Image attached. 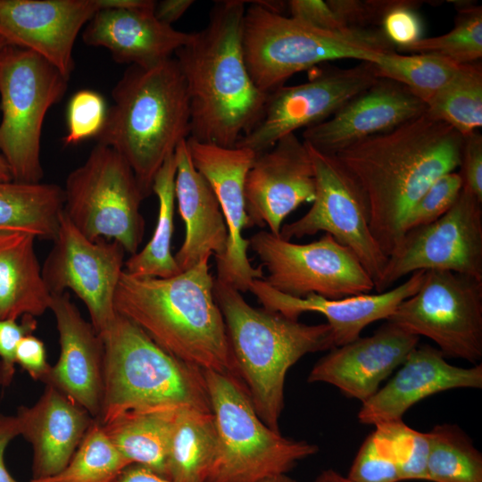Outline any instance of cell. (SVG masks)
<instances>
[{
    "instance_id": "1",
    "label": "cell",
    "mask_w": 482,
    "mask_h": 482,
    "mask_svg": "<svg viewBox=\"0 0 482 482\" xmlns=\"http://www.w3.org/2000/svg\"><path fill=\"white\" fill-rule=\"evenodd\" d=\"M463 137L426 112L336 154L362 189L370 228L388 257L410 211L440 176L460 167Z\"/></svg>"
},
{
    "instance_id": "2",
    "label": "cell",
    "mask_w": 482,
    "mask_h": 482,
    "mask_svg": "<svg viewBox=\"0 0 482 482\" xmlns=\"http://www.w3.org/2000/svg\"><path fill=\"white\" fill-rule=\"evenodd\" d=\"M245 2H215L209 21L175 53L187 83L190 138L234 147L260 120L268 94L246 68L243 44Z\"/></svg>"
},
{
    "instance_id": "3",
    "label": "cell",
    "mask_w": 482,
    "mask_h": 482,
    "mask_svg": "<svg viewBox=\"0 0 482 482\" xmlns=\"http://www.w3.org/2000/svg\"><path fill=\"white\" fill-rule=\"evenodd\" d=\"M209 259L170 278L133 277L123 270L114 309L175 357L241 381L214 298Z\"/></svg>"
},
{
    "instance_id": "4",
    "label": "cell",
    "mask_w": 482,
    "mask_h": 482,
    "mask_svg": "<svg viewBox=\"0 0 482 482\" xmlns=\"http://www.w3.org/2000/svg\"><path fill=\"white\" fill-rule=\"evenodd\" d=\"M112 105L95 137L116 151L131 168L148 197L155 174L190 133L187 83L173 57L129 65L112 91Z\"/></svg>"
},
{
    "instance_id": "5",
    "label": "cell",
    "mask_w": 482,
    "mask_h": 482,
    "mask_svg": "<svg viewBox=\"0 0 482 482\" xmlns=\"http://www.w3.org/2000/svg\"><path fill=\"white\" fill-rule=\"evenodd\" d=\"M214 298L223 316L239 378L260 419L279 432L285 379L303 356L335 348L328 323L308 325L255 308L216 278Z\"/></svg>"
},
{
    "instance_id": "6",
    "label": "cell",
    "mask_w": 482,
    "mask_h": 482,
    "mask_svg": "<svg viewBox=\"0 0 482 482\" xmlns=\"http://www.w3.org/2000/svg\"><path fill=\"white\" fill-rule=\"evenodd\" d=\"M104 345L100 425L137 410L192 407L212 411L204 370L156 344L116 312Z\"/></svg>"
},
{
    "instance_id": "7",
    "label": "cell",
    "mask_w": 482,
    "mask_h": 482,
    "mask_svg": "<svg viewBox=\"0 0 482 482\" xmlns=\"http://www.w3.org/2000/svg\"><path fill=\"white\" fill-rule=\"evenodd\" d=\"M243 19L242 44L249 75L270 94L297 72L325 62L355 59L374 62L394 46L382 31L365 29L342 35L312 28L251 2Z\"/></svg>"
},
{
    "instance_id": "8",
    "label": "cell",
    "mask_w": 482,
    "mask_h": 482,
    "mask_svg": "<svg viewBox=\"0 0 482 482\" xmlns=\"http://www.w3.org/2000/svg\"><path fill=\"white\" fill-rule=\"evenodd\" d=\"M217 431L216 453L205 482H260L287 474L319 447L283 436L257 415L243 383L204 370Z\"/></svg>"
},
{
    "instance_id": "9",
    "label": "cell",
    "mask_w": 482,
    "mask_h": 482,
    "mask_svg": "<svg viewBox=\"0 0 482 482\" xmlns=\"http://www.w3.org/2000/svg\"><path fill=\"white\" fill-rule=\"evenodd\" d=\"M68 83L56 67L29 50L6 46L0 52V154L12 181L41 182L44 120Z\"/></svg>"
},
{
    "instance_id": "10",
    "label": "cell",
    "mask_w": 482,
    "mask_h": 482,
    "mask_svg": "<svg viewBox=\"0 0 482 482\" xmlns=\"http://www.w3.org/2000/svg\"><path fill=\"white\" fill-rule=\"evenodd\" d=\"M62 188L63 213L85 237L116 241L130 255L138 252L144 197L131 168L116 151L96 144Z\"/></svg>"
},
{
    "instance_id": "11",
    "label": "cell",
    "mask_w": 482,
    "mask_h": 482,
    "mask_svg": "<svg viewBox=\"0 0 482 482\" xmlns=\"http://www.w3.org/2000/svg\"><path fill=\"white\" fill-rule=\"evenodd\" d=\"M434 341L445 357L482 359V280L447 270H426L419 289L386 320Z\"/></svg>"
},
{
    "instance_id": "12",
    "label": "cell",
    "mask_w": 482,
    "mask_h": 482,
    "mask_svg": "<svg viewBox=\"0 0 482 482\" xmlns=\"http://www.w3.org/2000/svg\"><path fill=\"white\" fill-rule=\"evenodd\" d=\"M275 290L295 298L314 294L328 299L369 294L374 282L354 253L329 234L308 244L285 240L269 231L249 239Z\"/></svg>"
},
{
    "instance_id": "13",
    "label": "cell",
    "mask_w": 482,
    "mask_h": 482,
    "mask_svg": "<svg viewBox=\"0 0 482 482\" xmlns=\"http://www.w3.org/2000/svg\"><path fill=\"white\" fill-rule=\"evenodd\" d=\"M307 146L314 169L315 198L303 216L282 226L279 237L291 241L320 231L329 234L354 253L375 287L388 257L371 233L366 196L336 154Z\"/></svg>"
},
{
    "instance_id": "14",
    "label": "cell",
    "mask_w": 482,
    "mask_h": 482,
    "mask_svg": "<svg viewBox=\"0 0 482 482\" xmlns=\"http://www.w3.org/2000/svg\"><path fill=\"white\" fill-rule=\"evenodd\" d=\"M431 270L482 280V202L464 187L442 217L404 233L374 289L386 291L408 274Z\"/></svg>"
},
{
    "instance_id": "15",
    "label": "cell",
    "mask_w": 482,
    "mask_h": 482,
    "mask_svg": "<svg viewBox=\"0 0 482 482\" xmlns=\"http://www.w3.org/2000/svg\"><path fill=\"white\" fill-rule=\"evenodd\" d=\"M54 245L42 268L48 291L71 290L84 303L98 334L116 315L115 291L124 270L125 250L116 241H92L62 212Z\"/></svg>"
},
{
    "instance_id": "16",
    "label": "cell",
    "mask_w": 482,
    "mask_h": 482,
    "mask_svg": "<svg viewBox=\"0 0 482 482\" xmlns=\"http://www.w3.org/2000/svg\"><path fill=\"white\" fill-rule=\"evenodd\" d=\"M378 79L372 63L362 62L347 69H322L303 83L284 85L268 94L260 120L235 146L263 153L283 137L326 120Z\"/></svg>"
},
{
    "instance_id": "17",
    "label": "cell",
    "mask_w": 482,
    "mask_h": 482,
    "mask_svg": "<svg viewBox=\"0 0 482 482\" xmlns=\"http://www.w3.org/2000/svg\"><path fill=\"white\" fill-rule=\"evenodd\" d=\"M187 149L195 169L207 179L219 201L228 229L223 256L216 261V278L239 292H246L254 279H263L262 266H252L247 256L249 228L245 212V181L256 154L245 147H224L188 137Z\"/></svg>"
},
{
    "instance_id": "18",
    "label": "cell",
    "mask_w": 482,
    "mask_h": 482,
    "mask_svg": "<svg viewBox=\"0 0 482 482\" xmlns=\"http://www.w3.org/2000/svg\"><path fill=\"white\" fill-rule=\"evenodd\" d=\"M314 169L307 145L295 133L257 154L245 181L249 228L265 227L279 236L284 220L315 198Z\"/></svg>"
},
{
    "instance_id": "19",
    "label": "cell",
    "mask_w": 482,
    "mask_h": 482,
    "mask_svg": "<svg viewBox=\"0 0 482 482\" xmlns=\"http://www.w3.org/2000/svg\"><path fill=\"white\" fill-rule=\"evenodd\" d=\"M98 10L96 0H0V37L40 55L70 79L76 38Z\"/></svg>"
},
{
    "instance_id": "20",
    "label": "cell",
    "mask_w": 482,
    "mask_h": 482,
    "mask_svg": "<svg viewBox=\"0 0 482 482\" xmlns=\"http://www.w3.org/2000/svg\"><path fill=\"white\" fill-rule=\"evenodd\" d=\"M419 340L420 337L386 320L372 336L329 350L314 364L307 381L330 384L346 397L363 403L403 364Z\"/></svg>"
},
{
    "instance_id": "21",
    "label": "cell",
    "mask_w": 482,
    "mask_h": 482,
    "mask_svg": "<svg viewBox=\"0 0 482 482\" xmlns=\"http://www.w3.org/2000/svg\"><path fill=\"white\" fill-rule=\"evenodd\" d=\"M427 105L403 85L379 79L326 120L304 129L303 141L336 154L367 137L389 131L420 116Z\"/></svg>"
},
{
    "instance_id": "22",
    "label": "cell",
    "mask_w": 482,
    "mask_h": 482,
    "mask_svg": "<svg viewBox=\"0 0 482 482\" xmlns=\"http://www.w3.org/2000/svg\"><path fill=\"white\" fill-rule=\"evenodd\" d=\"M424 270L411 273L409 278L375 295L362 294L338 299H328L314 294L303 298L284 295L270 287L263 279H254L249 290L263 308L298 320L304 312H318L328 320L335 347L346 345L358 337L370 323L387 320L397 306L419 289Z\"/></svg>"
},
{
    "instance_id": "23",
    "label": "cell",
    "mask_w": 482,
    "mask_h": 482,
    "mask_svg": "<svg viewBox=\"0 0 482 482\" xmlns=\"http://www.w3.org/2000/svg\"><path fill=\"white\" fill-rule=\"evenodd\" d=\"M482 364L453 366L438 348L416 346L396 374L362 403L358 420L362 424L402 420L405 411L426 397L453 388H481Z\"/></svg>"
},
{
    "instance_id": "24",
    "label": "cell",
    "mask_w": 482,
    "mask_h": 482,
    "mask_svg": "<svg viewBox=\"0 0 482 482\" xmlns=\"http://www.w3.org/2000/svg\"><path fill=\"white\" fill-rule=\"evenodd\" d=\"M49 310L59 334L60 356L46 380L90 416L98 417L103 388L104 345L91 322L85 320L68 292L52 294Z\"/></svg>"
},
{
    "instance_id": "25",
    "label": "cell",
    "mask_w": 482,
    "mask_h": 482,
    "mask_svg": "<svg viewBox=\"0 0 482 482\" xmlns=\"http://www.w3.org/2000/svg\"><path fill=\"white\" fill-rule=\"evenodd\" d=\"M20 435L33 447V479L54 476L71 461L87 428L89 413L52 384L15 415Z\"/></svg>"
},
{
    "instance_id": "26",
    "label": "cell",
    "mask_w": 482,
    "mask_h": 482,
    "mask_svg": "<svg viewBox=\"0 0 482 482\" xmlns=\"http://www.w3.org/2000/svg\"><path fill=\"white\" fill-rule=\"evenodd\" d=\"M192 32L159 21L154 9H99L83 29L89 46L104 47L115 62L148 66L171 58Z\"/></svg>"
},
{
    "instance_id": "27",
    "label": "cell",
    "mask_w": 482,
    "mask_h": 482,
    "mask_svg": "<svg viewBox=\"0 0 482 482\" xmlns=\"http://www.w3.org/2000/svg\"><path fill=\"white\" fill-rule=\"evenodd\" d=\"M175 158V199L186 234L174 258L182 272L204 257L220 259L227 246L228 229L212 187L193 164L187 139L177 146Z\"/></svg>"
},
{
    "instance_id": "28",
    "label": "cell",
    "mask_w": 482,
    "mask_h": 482,
    "mask_svg": "<svg viewBox=\"0 0 482 482\" xmlns=\"http://www.w3.org/2000/svg\"><path fill=\"white\" fill-rule=\"evenodd\" d=\"M36 239L24 231L0 233V319L35 317L49 310L51 293L37 258Z\"/></svg>"
},
{
    "instance_id": "29",
    "label": "cell",
    "mask_w": 482,
    "mask_h": 482,
    "mask_svg": "<svg viewBox=\"0 0 482 482\" xmlns=\"http://www.w3.org/2000/svg\"><path fill=\"white\" fill-rule=\"evenodd\" d=\"M178 409L130 411L101 426L118 451L132 464L142 465L167 478L168 446Z\"/></svg>"
},
{
    "instance_id": "30",
    "label": "cell",
    "mask_w": 482,
    "mask_h": 482,
    "mask_svg": "<svg viewBox=\"0 0 482 482\" xmlns=\"http://www.w3.org/2000/svg\"><path fill=\"white\" fill-rule=\"evenodd\" d=\"M63 203V188L56 184L0 181V233L24 231L53 240Z\"/></svg>"
},
{
    "instance_id": "31",
    "label": "cell",
    "mask_w": 482,
    "mask_h": 482,
    "mask_svg": "<svg viewBox=\"0 0 482 482\" xmlns=\"http://www.w3.org/2000/svg\"><path fill=\"white\" fill-rule=\"evenodd\" d=\"M217 447L212 411L177 410L167 453V478L175 482H205Z\"/></svg>"
},
{
    "instance_id": "32",
    "label": "cell",
    "mask_w": 482,
    "mask_h": 482,
    "mask_svg": "<svg viewBox=\"0 0 482 482\" xmlns=\"http://www.w3.org/2000/svg\"><path fill=\"white\" fill-rule=\"evenodd\" d=\"M176 171L174 153L166 158L154 179L152 191L159 204L157 222L145 246L125 261L123 270L130 276L170 278L181 272L171 252Z\"/></svg>"
},
{
    "instance_id": "33",
    "label": "cell",
    "mask_w": 482,
    "mask_h": 482,
    "mask_svg": "<svg viewBox=\"0 0 482 482\" xmlns=\"http://www.w3.org/2000/svg\"><path fill=\"white\" fill-rule=\"evenodd\" d=\"M378 79L405 87L426 105L456 74L461 65L434 53H382L372 62Z\"/></svg>"
},
{
    "instance_id": "34",
    "label": "cell",
    "mask_w": 482,
    "mask_h": 482,
    "mask_svg": "<svg viewBox=\"0 0 482 482\" xmlns=\"http://www.w3.org/2000/svg\"><path fill=\"white\" fill-rule=\"evenodd\" d=\"M426 112L463 137L478 131L482 126L481 62L461 65L427 104Z\"/></svg>"
},
{
    "instance_id": "35",
    "label": "cell",
    "mask_w": 482,
    "mask_h": 482,
    "mask_svg": "<svg viewBox=\"0 0 482 482\" xmlns=\"http://www.w3.org/2000/svg\"><path fill=\"white\" fill-rule=\"evenodd\" d=\"M428 436L427 480L482 482V454L459 426L436 425Z\"/></svg>"
},
{
    "instance_id": "36",
    "label": "cell",
    "mask_w": 482,
    "mask_h": 482,
    "mask_svg": "<svg viewBox=\"0 0 482 482\" xmlns=\"http://www.w3.org/2000/svg\"><path fill=\"white\" fill-rule=\"evenodd\" d=\"M132 464L111 442L98 421H92L67 466L59 473L29 482H112Z\"/></svg>"
},
{
    "instance_id": "37",
    "label": "cell",
    "mask_w": 482,
    "mask_h": 482,
    "mask_svg": "<svg viewBox=\"0 0 482 482\" xmlns=\"http://www.w3.org/2000/svg\"><path fill=\"white\" fill-rule=\"evenodd\" d=\"M404 52L434 53L459 64L479 62L482 56V9L461 4L453 28L433 37H421Z\"/></svg>"
},
{
    "instance_id": "38",
    "label": "cell",
    "mask_w": 482,
    "mask_h": 482,
    "mask_svg": "<svg viewBox=\"0 0 482 482\" xmlns=\"http://www.w3.org/2000/svg\"><path fill=\"white\" fill-rule=\"evenodd\" d=\"M372 434L395 462L401 480H427L428 433L417 431L398 420L376 424Z\"/></svg>"
},
{
    "instance_id": "39",
    "label": "cell",
    "mask_w": 482,
    "mask_h": 482,
    "mask_svg": "<svg viewBox=\"0 0 482 482\" xmlns=\"http://www.w3.org/2000/svg\"><path fill=\"white\" fill-rule=\"evenodd\" d=\"M462 187L460 172H448L436 179L410 211L403 222V233L442 217L455 204Z\"/></svg>"
},
{
    "instance_id": "40",
    "label": "cell",
    "mask_w": 482,
    "mask_h": 482,
    "mask_svg": "<svg viewBox=\"0 0 482 482\" xmlns=\"http://www.w3.org/2000/svg\"><path fill=\"white\" fill-rule=\"evenodd\" d=\"M107 107L104 98L92 89L77 91L67 107V134L62 137L65 145H76L95 138L105 121Z\"/></svg>"
},
{
    "instance_id": "41",
    "label": "cell",
    "mask_w": 482,
    "mask_h": 482,
    "mask_svg": "<svg viewBox=\"0 0 482 482\" xmlns=\"http://www.w3.org/2000/svg\"><path fill=\"white\" fill-rule=\"evenodd\" d=\"M353 482H399L395 462L379 446L372 433L361 445L348 473Z\"/></svg>"
},
{
    "instance_id": "42",
    "label": "cell",
    "mask_w": 482,
    "mask_h": 482,
    "mask_svg": "<svg viewBox=\"0 0 482 482\" xmlns=\"http://www.w3.org/2000/svg\"><path fill=\"white\" fill-rule=\"evenodd\" d=\"M411 5L409 2L394 1L380 21L384 37L402 51L420 39L422 35L420 18Z\"/></svg>"
},
{
    "instance_id": "43",
    "label": "cell",
    "mask_w": 482,
    "mask_h": 482,
    "mask_svg": "<svg viewBox=\"0 0 482 482\" xmlns=\"http://www.w3.org/2000/svg\"><path fill=\"white\" fill-rule=\"evenodd\" d=\"M287 4L290 11V17L323 31L352 35L365 29L347 26L328 1L291 0Z\"/></svg>"
},
{
    "instance_id": "44",
    "label": "cell",
    "mask_w": 482,
    "mask_h": 482,
    "mask_svg": "<svg viewBox=\"0 0 482 482\" xmlns=\"http://www.w3.org/2000/svg\"><path fill=\"white\" fill-rule=\"evenodd\" d=\"M36 328L37 321L32 316H23L21 323L13 319H0V384L3 386L12 379L18 344Z\"/></svg>"
},
{
    "instance_id": "45",
    "label": "cell",
    "mask_w": 482,
    "mask_h": 482,
    "mask_svg": "<svg viewBox=\"0 0 482 482\" xmlns=\"http://www.w3.org/2000/svg\"><path fill=\"white\" fill-rule=\"evenodd\" d=\"M459 168L463 187L482 202V136L478 131L463 137Z\"/></svg>"
},
{
    "instance_id": "46",
    "label": "cell",
    "mask_w": 482,
    "mask_h": 482,
    "mask_svg": "<svg viewBox=\"0 0 482 482\" xmlns=\"http://www.w3.org/2000/svg\"><path fill=\"white\" fill-rule=\"evenodd\" d=\"M15 360L33 378L46 382L52 367L47 362L46 348L39 338L32 334L22 337L16 349Z\"/></svg>"
},
{
    "instance_id": "47",
    "label": "cell",
    "mask_w": 482,
    "mask_h": 482,
    "mask_svg": "<svg viewBox=\"0 0 482 482\" xmlns=\"http://www.w3.org/2000/svg\"><path fill=\"white\" fill-rule=\"evenodd\" d=\"M19 435L15 416L0 414V482H18L7 470L4 455L8 444Z\"/></svg>"
},
{
    "instance_id": "48",
    "label": "cell",
    "mask_w": 482,
    "mask_h": 482,
    "mask_svg": "<svg viewBox=\"0 0 482 482\" xmlns=\"http://www.w3.org/2000/svg\"><path fill=\"white\" fill-rule=\"evenodd\" d=\"M194 3L193 0H162L156 2L154 16L159 21L171 26V23L178 21Z\"/></svg>"
},
{
    "instance_id": "49",
    "label": "cell",
    "mask_w": 482,
    "mask_h": 482,
    "mask_svg": "<svg viewBox=\"0 0 482 482\" xmlns=\"http://www.w3.org/2000/svg\"><path fill=\"white\" fill-rule=\"evenodd\" d=\"M112 482H175L162 477L151 470L139 465L130 464L122 470Z\"/></svg>"
},
{
    "instance_id": "50",
    "label": "cell",
    "mask_w": 482,
    "mask_h": 482,
    "mask_svg": "<svg viewBox=\"0 0 482 482\" xmlns=\"http://www.w3.org/2000/svg\"><path fill=\"white\" fill-rule=\"evenodd\" d=\"M98 9L139 10L154 9L156 1L153 0H96Z\"/></svg>"
},
{
    "instance_id": "51",
    "label": "cell",
    "mask_w": 482,
    "mask_h": 482,
    "mask_svg": "<svg viewBox=\"0 0 482 482\" xmlns=\"http://www.w3.org/2000/svg\"><path fill=\"white\" fill-rule=\"evenodd\" d=\"M314 482H353L347 477H343L334 470L328 469L321 471Z\"/></svg>"
},
{
    "instance_id": "52",
    "label": "cell",
    "mask_w": 482,
    "mask_h": 482,
    "mask_svg": "<svg viewBox=\"0 0 482 482\" xmlns=\"http://www.w3.org/2000/svg\"><path fill=\"white\" fill-rule=\"evenodd\" d=\"M12 180L11 173L7 163L0 154V181Z\"/></svg>"
},
{
    "instance_id": "53",
    "label": "cell",
    "mask_w": 482,
    "mask_h": 482,
    "mask_svg": "<svg viewBox=\"0 0 482 482\" xmlns=\"http://www.w3.org/2000/svg\"><path fill=\"white\" fill-rule=\"evenodd\" d=\"M260 482H297L294 478L288 477L287 474L276 475L266 478Z\"/></svg>"
},
{
    "instance_id": "54",
    "label": "cell",
    "mask_w": 482,
    "mask_h": 482,
    "mask_svg": "<svg viewBox=\"0 0 482 482\" xmlns=\"http://www.w3.org/2000/svg\"><path fill=\"white\" fill-rule=\"evenodd\" d=\"M9 46L3 37H0V52L6 46Z\"/></svg>"
}]
</instances>
